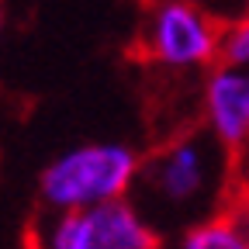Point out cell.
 I'll return each instance as SVG.
<instances>
[{
    "mask_svg": "<svg viewBox=\"0 0 249 249\" xmlns=\"http://www.w3.org/2000/svg\"><path fill=\"white\" fill-rule=\"evenodd\" d=\"M235 156L208 132H187L142 160L132 201L156 229H187L229 204Z\"/></svg>",
    "mask_w": 249,
    "mask_h": 249,
    "instance_id": "obj_1",
    "label": "cell"
},
{
    "mask_svg": "<svg viewBox=\"0 0 249 249\" xmlns=\"http://www.w3.org/2000/svg\"><path fill=\"white\" fill-rule=\"evenodd\" d=\"M142 156L128 142H80L45 163L38 177V197L55 214L90 211L135 194Z\"/></svg>",
    "mask_w": 249,
    "mask_h": 249,
    "instance_id": "obj_2",
    "label": "cell"
},
{
    "mask_svg": "<svg viewBox=\"0 0 249 249\" xmlns=\"http://www.w3.org/2000/svg\"><path fill=\"white\" fill-rule=\"evenodd\" d=\"M222 28L194 0H160L145 18L142 49L166 73H208L222 62Z\"/></svg>",
    "mask_w": 249,
    "mask_h": 249,
    "instance_id": "obj_3",
    "label": "cell"
},
{
    "mask_svg": "<svg viewBox=\"0 0 249 249\" xmlns=\"http://www.w3.org/2000/svg\"><path fill=\"white\" fill-rule=\"evenodd\" d=\"M42 249H163V239L152 218L124 197L90 211L55 214Z\"/></svg>",
    "mask_w": 249,
    "mask_h": 249,
    "instance_id": "obj_4",
    "label": "cell"
},
{
    "mask_svg": "<svg viewBox=\"0 0 249 249\" xmlns=\"http://www.w3.org/2000/svg\"><path fill=\"white\" fill-rule=\"evenodd\" d=\"M201 124L225 152L239 156L249 142V66L214 62L201 80Z\"/></svg>",
    "mask_w": 249,
    "mask_h": 249,
    "instance_id": "obj_5",
    "label": "cell"
},
{
    "mask_svg": "<svg viewBox=\"0 0 249 249\" xmlns=\"http://www.w3.org/2000/svg\"><path fill=\"white\" fill-rule=\"evenodd\" d=\"M173 249H249V229L229 208H222L201 218V222L180 229Z\"/></svg>",
    "mask_w": 249,
    "mask_h": 249,
    "instance_id": "obj_6",
    "label": "cell"
},
{
    "mask_svg": "<svg viewBox=\"0 0 249 249\" xmlns=\"http://www.w3.org/2000/svg\"><path fill=\"white\" fill-rule=\"evenodd\" d=\"M222 59L249 66V14H242L222 28Z\"/></svg>",
    "mask_w": 249,
    "mask_h": 249,
    "instance_id": "obj_7",
    "label": "cell"
},
{
    "mask_svg": "<svg viewBox=\"0 0 249 249\" xmlns=\"http://www.w3.org/2000/svg\"><path fill=\"white\" fill-rule=\"evenodd\" d=\"M235 180L242 183V191H249V142H246V149L235 156Z\"/></svg>",
    "mask_w": 249,
    "mask_h": 249,
    "instance_id": "obj_8",
    "label": "cell"
},
{
    "mask_svg": "<svg viewBox=\"0 0 249 249\" xmlns=\"http://www.w3.org/2000/svg\"><path fill=\"white\" fill-rule=\"evenodd\" d=\"M0 38H4V7H0Z\"/></svg>",
    "mask_w": 249,
    "mask_h": 249,
    "instance_id": "obj_9",
    "label": "cell"
}]
</instances>
